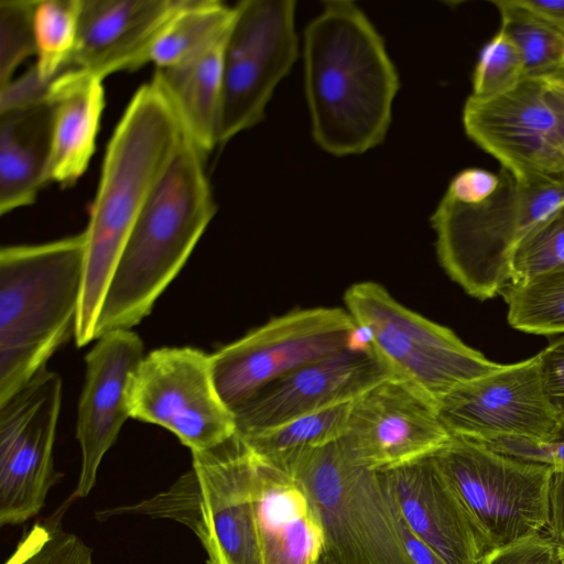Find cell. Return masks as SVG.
I'll use <instances>...</instances> for the list:
<instances>
[{"label": "cell", "instance_id": "1", "mask_svg": "<svg viewBox=\"0 0 564 564\" xmlns=\"http://www.w3.org/2000/svg\"><path fill=\"white\" fill-rule=\"evenodd\" d=\"M303 59L315 142L336 156L361 154L381 143L400 84L364 11L352 1L325 2L305 29Z\"/></svg>", "mask_w": 564, "mask_h": 564}, {"label": "cell", "instance_id": "2", "mask_svg": "<svg viewBox=\"0 0 564 564\" xmlns=\"http://www.w3.org/2000/svg\"><path fill=\"white\" fill-rule=\"evenodd\" d=\"M184 128L152 77L130 99L106 148L86 234L83 293L74 338L95 340L98 314L130 231L174 155Z\"/></svg>", "mask_w": 564, "mask_h": 564}, {"label": "cell", "instance_id": "3", "mask_svg": "<svg viewBox=\"0 0 564 564\" xmlns=\"http://www.w3.org/2000/svg\"><path fill=\"white\" fill-rule=\"evenodd\" d=\"M205 158L184 130L127 239L98 314L95 339L140 324L186 263L216 213Z\"/></svg>", "mask_w": 564, "mask_h": 564}, {"label": "cell", "instance_id": "4", "mask_svg": "<svg viewBox=\"0 0 564 564\" xmlns=\"http://www.w3.org/2000/svg\"><path fill=\"white\" fill-rule=\"evenodd\" d=\"M86 234L0 250V405L75 334Z\"/></svg>", "mask_w": 564, "mask_h": 564}, {"label": "cell", "instance_id": "5", "mask_svg": "<svg viewBox=\"0 0 564 564\" xmlns=\"http://www.w3.org/2000/svg\"><path fill=\"white\" fill-rule=\"evenodd\" d=\"M494 194L478 204L446 194L431 217L436 254L447 275L468 295L486 301L511 281L522 240L564 204V182L525 180L501 167Z\"/></svg>", "mask_w": 564, "mask_h": 564}, {"label": "cell", "instance_id": "6", "mask_svg": "<svg viewBox=\"0 0 564 564\" xmlns=\"http://www.w3.org/2000/svg\"><path fill=\"white\" fill-rule=\"evenodd\" d=\"M252 469V453L235 434L214 448L192 452V468L167 489L98 511L96 517L100 521L127 514L173 520L197 536L207 564H261Z\"/></svg>", "mask_w": 564, "mask_h": 564}, {"label": "cell", "instance_id": "7", "mask_svg": "<svg viewBox=\"0 0 564 564\" xmlns=\"http://www.w3.org/2000/svg\"><path fill=\"white\" fill-rule=\"evenodd\" d=\"M274 466L297 479L311 498L324 530L322 564H413L382 473L360 465L344 438Z\"/></svg>", "mask_w": 564, "mask_h": 564}, {"label": "cell", "instance_id": "8", "mask_svg": "<svg viewBox=\"0 0 564 564\" xmlns=\"http://www.w3.org/2000/svg\"><path fill=\"white\" fill-rule=\"evenodd\" d=\"M355 323L372 336V352L398 380L435 408L457 386L502 365L463 343L449 328L399 303L382 285L359 282L344 295Z\"/></svg>", "mask_w": 564, "mask_h": 564}, {"label": "cell", "instance_id": "9", "mask_svg": "<svg viewBox=\"0 0 564 564\" xmlns=\"http://www.w3.org/2000/svg\"><path fill=\"white\" fill-rule=\"evenodd\" d=\"M434 457L494 549L550 530L552 467L456 435Z\"/></svg>", "mask_w": 564, "mask_h": 564}, {"label": "cell", "instance_id": "10", "mask_svg": "<svg viewBox=\"0 0 564 564\" xmlns=\"http://www.w3.org/2000/svg\"><path fill=\"white\" fill-rule=\"evenodd\" d=\"M347 310L315 307L275 317L210 355L215 386L234 412L271 382L348 347Z\"/></svg>", "mask_w": 564, "mask_h": 564}, {"label": "cell", "instance_id": "11", "mask_svg": "<svg viewBox=\"0 0 564 564\" xmlns=\"http://www.w3.org/2000/svg\"><path fill=\"white\" fill-rule=\"evenodd\" d=\"M295 1L245 0L236 14L223 57L217 143L259 123L278 84L297 57Z\"/></svg>", "mask_w": 564, "mask_h": 564}, {"label": "cell", "instance_id": "12", "mask_svg": "<svg viewBox=\"0 0 564 564\" xmlns=\"http://www.w3.org/2000/svg\"><path fill=\"white\" fill-rule=\"evenodd\" d=\"M128 406L131 417L169 430L191 452L208 451L236 434L210 355L196 348L163 347L144 356L129 383Z\"/></svg>", "mask_w": 564, "mask_h": 564}, {"label": "cell", "instance_id": "13", "mask_svg": "<svg viewBox=\"0 0 564 564\" xmlns=\"http://www.w3.org/2000/svg\"><path fill=\"white\" fill-rule=\"evenodd\" d=\"M62 380L46 368L0 405V524L37 516L59 477L54 442Z\"/></svg>", "mask_w": 564, "mask_h": 564}, {"label": "cell", "instance_id": "14", "mask_svg": "<svg viewBox=\"0 0 564 564\" xmlns=\"http://www.w3.org/2000/svg\"><path fill=\"white\" fill-rule=\"evenodd\" d=\"M463 126L470 140L513 175L564 182V121L544 78H524L488 99L469 96Z\"/></svg>", "mask_w": 564, "mask_h": 564}, {"label": "cell", "instance_id": "15", "mask_svg": "<svg viewBox=\"0 0 564 564\" xmlns=\"http://www.w3.org/2000/svg\"><path fill=\"white\" fill-rule=\"evenodd\" d=\"M451 433L480 443L499 437L554 441L561 419L547 400L536 356L462 383L436 404Z\"/></svg>", "mask_w": 564, "mask_h": 564}, {"label": "cell", "instance_id": "16", "mask_svg": "<svg viewBox=\"0 0 564 564\" xmlns=\"http://www.w3.org/2000/svg\"><path fill=\"white\" fill-rule=\"evenodd\" d=\"M451 436L432 403L390 378L351 402L343 438L360 465L387 471L434 455Z\"/></svg>", "mask_w": 564, "mask_h": 564}, {"label": "cell", "instance_id": "17", "mask_svg": "<svg viewBox=\"0 0 564 564\" xmlns=\"http://www.w3.org/2000/svg\"><path fill=\"white\" fill-rule=\"evenodd\" d=\"M390 378L373 354L347 348L271 382L234 410L236 434H257L308 413L350 403Z\"/></svg>", "mask_w": 564, "mask_h": 564}, {"label": "cell", "instance_id": "18", "mask_svg": "<svg viewBox=\"0 0 564 564\" xmlns=\"http://www.w3.org/2000/svg\"><path fill=\"white\" fill-rule=\"evenodd\" d=\"M380 473L400 516L447 564H479L495 550L434 455Z\"/></svg>", "mask_w": 564, "mask_h": 564}, {"label": "cell", "instance_id": "19", "mask_svg": "<svg viewBox=\"0 0 564 564\" xmlns=\"http://www.w3.org/2000/svg\"><path fill=\"white\" fill-rule=\"evenodd\" d=\"M96 340L85 357L86 375L77 412L76 437L82 452L74 491L77 498L90 494L105 454L130 417L128 388L144 358L142 339L131 329L109 332Z\"/></svg>", "mask_w": 564, "mask_h": 564}, {"label": "cell", "instance_id": "20", "mask_svg": "<svg viewBox=\"0 0 564 564\" xmlns=\"http://www.w3.org/2000/svg\"><path fill=\"white\" fill-rule=\"evenodd\" d=\"M183 0H82L76 44L67 69L100 78L150 63L162 30Z\"/></svg>", "mask_w": 564, "mask_h": 564}, {"label": "cell", "instance_id": "21", "mask_svg": "<svg viewBox=\"0 0 564 564\" xmlns=\"http://www.w3.org/2000/svg\"><path fill=\"white\" fill-rule=\"evenodd\" d=\"M252 456L261 564H322L324 530L305 488L288 473Z\"/></svg>", "mask_w": 564, "mask_h": 564}, {"label": "cell", "instance_id": "22", "mask_svg": "<svg viewBox=\"0 0 564 564\" xmlns=\"http://www.w3.org/2000/svg\"><path fill=\"white\" fill-rule=\"evenodd\" d=\"M53 107L51 180L73 186L95 151L105 107L102 78L79 68L62 72L51 82Z\"/></svg>", "mask_w": 564, "mask_h": 564}, {"label": "cell", "instance_id": "23", "mask_svg": "<svg viewBox=\"0 0 564 564\" xmlns=\"http://www.w3.org/2000/svg\"><path fill=\"white\" fill-rule=\"evenodd\" d=\"M50 100L0 115V214L32 204L51 182Z\"/></svg>", "mask_w": 564, "mask_h": 564}, {"label": "cell", "instance_id": "24", "mask_svg": "<svg viewBox=\"0 0 564 564\" xmlns=\"http://www.w3.org/2000/svg\"><path fill=\"white\" fill-rule=\"evenodd\" d=\"M228 34L183 63L156 68L153 75L172 101L184 130L206 156L218 145L223 57Z\"/></svg>", "mask_w": 564, "mask_h": 564}, {"label": "cell", "instance_id": "25", "mask_svg": "<svg viewBox=\"0 0 564 564\" xmlns=\"http://www.w3.org/2000/svg\"><path fill=\"white\" fill-rule=\"evenodd\" d=\"M236 10L217 0H183L150 53L156 68L183 63L226 36Z\"/></svg>", "mask_w": 564, "mask_h": 564}, {"label": "cell", "instance_id": "26", "mask_svg": "<svg viewBox=\"0 0 564 564\" xmlns=\"http://www.w3.org/2000/svg\"><path fill=\"white\" fill-rule=\"evenodd\" d=\"M500 30L517 46L525 78H546L564 72V33L525 7L521 0H494Z\"/></svg>", "mask_w": 564, "mask_h": 564}, {"label": "cell", "instance_id": "27", "mask_svg": "<svg viewBox=\"0 0 564 564\" xmlns=\"http://www.w3.org/2000/svg\"><path fill=\"white\" fill-rule=\"evenodd\" d=\"M350 404L308 413L257 434L237 435L254 455L276 465L302 451L343 438L347 431Z\"/></svg>", "mask_w": 564, "mask_h": 564}, {"label": "cell", "instance_id": "28", "mask_svg": "<svg viewBox=\"0 0 564 564\" xmlns=\"http://www.w3.org/2000/svg\"><path fill=\"white\" fill-rule=\"evenodd\" d=\"M501 295L513 328L535 335L564 333V267L508 284Z\"/></svg>", "mask_w": 564, "mask_h": 564}, {"label": "cell", "instance_id": "29", "mask_svg": "<svg viewBox=\"0 0 564 564\" xmlns=\"http://www.w3.org/2000/svg\"><path fill=\"white\" fill-rule=\"evenodd\" d=\"M80 8L82 0L36 1L34 65L43 79L51 82L66 70L76 44Z\"/></svg>", "mask_w": 564, "mask_h": 564}, {"label": "cell", "instance_id": "30", "mask_svg": "<svg viewBox=\"0 0 564 564\" xmlns=\"http://www.w3.org/2000/svg\"><path fill=\"white\" fill-rule=\"evenodd\" d=\"M4 564H93V550L52 519L34 523Z\"/></svg>", "mask_w": 564, "mask_h": 564}, {"label": "cell", "instance_id": "31", "mask_svg": "<svg viewBox=\"0 0 564 564\" xmlns=\"http://www.w3.org/2000/svg\"><path fill=\"white\" fill-rule=\"evenodd\" d=\"M564 267V204L542 220L519 245L511 262L510 284Z\"/></svg>", "mask_w": 564, "mask_h": 564}, {"label": "cell", "instance_id": "32", "mask_svg": "<svg viewBox=\"0 0 564 564\" xmlns=\"http://www.w3.org/2000/svg\"><path fill=\"white\" fill-rule=\"evenodd\" d=\"M524 78V65L517 46L499 30L480 52L470 96L492 98L513 89Z\"/></svg>", "mask_w": 564, "mask_h": 564}, {"label": "cell", "instance_id": "33", "mask_svg": "<svg viewBox=\"0 0 564 564\" xmlns=\"http://www.w3.org/2000/svg\"><path fill=\"white\" fill-rule=\"evenodd\" d=\"M36 1H0V87L12 79L17 67L36 54L34 9Z\"/></svg>", "mask_w": 564, "mask_h": 564}, {"label": "cell", "instance_id": "34", "mask_svg": "<svg viewBox=\"0 0 564 564\" xmlns=\"http://www.w3.org/2000/svg\"><path fill=\"white\" fill-rule=\"evenodd\" d=\"M479 564H561L558 543L538 534L492 550Z\"/></svg>", "mask_w": 564, "mask_h": 564}, {"label": "cell", "instance_id": "35", "mask_svg": "<svg viewBox=\"0 0 564 564\" xmlns=\"http://www.w3.org/2000/svg\"><path fill=\"white\" fill-rule=\"evenodd\" d=\"M505 455L564 471V441H535L522 437H499L486 443Z\"/></svg>", "mask_w": 564, "mask_h": 564}, {"label": "cell", "instance_id": "36", "mask_svg": "<svg viewBox=\"0 0 564 564\" xmlns=\"http://www.w3.org/2000/svg\"><path fill=\"white\" fill-rule=\"evenodd\" d=\"M51 82L40 76L35 65L31 66L18 78L0 87V115L47 101Z\"/></svg>", "mask_w": 564, "mask_h": 564}, {"label": "cell", "instance_id": "37", "mask_svg": "<svg viewBox=\"0 0 564 564\" xmlns=\"http://www.w3.org/2000/svg\"><path fill=\"white\" fill-rule=\"evenodd\" d=\"M542 386L547 400L564 419V336L536 355Z\"/></svg>", "mask_w": 564, "mask_h": 564}, {"label": "cell", "instance_id": "38", "mask_svg": "<svg viewBox=\"0 0 564 564\" xmlns=\"http://www.w3.org/2000/svg\"><path fill=\"white\" fill-rule=\"evenodd\" d=\"M499 175L478 167L460 171L451 181L445 194L465 203L478 204L489 198L497 189Z\"/></svg>", "mask_w": 564, "mask_h": 564}, {"label": "cell", "instance_id": "39", "mask_svg": "<svg viewBox=\"0 0 564 564\" xmlns=\"http://www.w3.org/2000/svg\"><path fill=\"white\" fill-rule=\"evenodd\" d=\"M394 512L405 551L413 564H447L427 543L413 532L400 516L395 506Z\"/></svg>", "mask_w": 564, "mask_h": 564}, {"label": "cell", "instance_id": "40", "mask_svg": "<svg viewBox=\"0 0 564 564\" xmlns=\"http://www.w3.org/2000/svg\"><path fill=\"white\" fill-rule=\"evenodd\" d=\"M532 11L540 14L564 33V0H521Z\"/></svg>", "mask_w": 564, "mask_h": 564}, {"label": "cell", "instance_id": "41", "mask_svg": "<svg viewBox=\"0 0 564 564\" xmlns=\"http://www.w3.org/2000/svg\"><path fill=\"white\" fill-rule=\"evenodd\" d=\"M544 80L550 98L564 121V72Z\"/></svg>", "mask_w": 564, "mask_h": 564}, {"label": "cell", "instance_id": "42", "mask_svg": "<svg viewBox=\"0 0 564 564\" xmlns=\"http://www.w3.org/2000/svg\"><path fill=\"white\" fill-rule=\"evenodd\" d=\"M554 441H564V419L561 421V426Z\"/></svg>", "mask_w": 564, "mask_h": 564}, {"label": "cell", "instance_id": "43", "mask_svg": "<svg viewBox=\"0 0 564 564\" xmlns=\"http://www.w3.org/2000/svg\"><path fill=\"white\" fill-rule=\"evenodd\" d=\"M558 553H560L561 564H564V542L558 543Z\"/></svg>", "mask_w": 564, "mask_h": 564}]
</instances>
